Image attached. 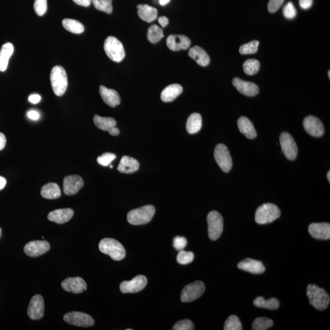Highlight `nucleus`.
Masks as SVG:
<instances>
[{"instance_id":"nucleus-36","label":"nucleus","mask_w":330,"mask_h":330,"mask_svg":"<svg viewBox=\"0 0 330 330\" xmlns=\"http://www.w3.org/2000/svg\"><path fill=\"white\" fill-rule=\"evenodd\" d=\"M261 64L258 60L250 59L245 62L243 65L244 70L248 75H253L259 72Z\"/></svg>"},{"instance_id":"nucleus-8","label":"nucleus","mask_w":330,"mask_h":330,"mask_svg":"<svg viewBox=\"0 0 330 330\" xmlns=\"http://www.w3.org/2000/svg\"><path fill=\"white\" fill-rule=\"evenodd\" d=\"M205 292V285L197 281L189 284L183 289L180 299L183 303L191 302L201 297Z\"/></svg>"},{"instance_id":"nucleus-26","label":"nucleus","mask_w":330,"mask_h":330,"mask_svg":"<svg viewBox=\"0 0 330 330\" xmlns=\"http://www.w3.org/2000/svg\"><path fill=\"white\" fill-rule=\"evenodd\" d=\"M183 91V87L179 84H173L166 87L161 93V99L165 102H170L179 96Z\"/></svg>"},{"instance_id":"nucleus-51","label":"nucleus","mask_w":330,"mask_h":330,"mask_svg":"<svg viewBox=\"0 0 330 330\" xmlns=\"http://www.w3.org/2000/svg\"><path fill=\"white\" fill-rule=\"evenodd\" d=\"M28 100H29L31 103L36 104L41 101V97L38 94H33L30 95L29 98H28Z\"/></svg>"},{"instance_id":"nucleus-58","label":"nucleus","mask_w":330,"mask_h":330,"mask_svg":"<svg viewBox=\"0 0 330 330\" xmlns=\"http://www.w3.org/2000/svg\"><path fill=\"white\" fill-rule=\"evenodd\" d=\"M328 77H329V78H330V71H329V70L328 71Z\"/></svg>"},{"instance_id":"nucleus-35","label":"nucleus","mask_w":330,"mask_h":330,"mask_svg":"<svg viewBox=\"0 0 330 330\" xmlns=\"http://www.w3.org/2000/svg\"><path fill=\"white\" fill-rule=\"evenodd\" d=\"M147 36L149 42L152 44L157 43L164 37L163 30L156 25H152L149 27Z\"/></svg>"},{"instance_id":"nucleus-56","label":"nucleus","mask_w":330,"mask_h":330,"mask_svg":"<svg viewBox=\"0 0 330 330\" xmlns=\"http://www.w3.org/2000/svg\"><path fill=\"white\" fill-rule=\"evenodd\" d=\"M171 0H159V4L162 6H165L170 3Z\"/></svg>"},{"instance_id":"nucleus-38","label":"nucleus","mask_w":330,"mask_h":330,"mask_svg":"<svg viewBox=\"0 0 330 330\" xmlns=\"http://www.w3.org/2000/svg\"><path fill=\"white\" fill-rule=\"evenodd\" d=\"M95 9L106 14L113 12L112 0H91Z\"/></svg>"},{"instance_id":"nucleus-9","label":"nucleus","mask_w":330,"mask_h":330,"mask_svg":"<svg viewBox=\"0 0 330 330\" xmlns=\"http://www.w3.org/2000/svg\"><path fill=\"white\" fill-rule=\"evenodd\" d=\"M214 157L222 170L228 173L233 167V160L229 149L224 144H219L214 151Z\"/></svg>"},{"instance_id":"nucleus-37","label":"nucleus","mask_w":330,"mask_h":330,"mask_svg":"<svg viewBox=\"0 0 330 330\" xmlns=\"http://www.w3.org/2000/svg\"><path fill=\"white\" fill-rule=\"evenodd\" d=\"M273 321L267 317H258L254 320L252 329L253 330H266L272 327Z\"/></svg>"},{"instance_id":"nucleus-12","label":"nucleus","mask_w":330,"mask_h":330,"mask_svg":"<svg viewBox=\"0 0 330 330\" xmlns=\"http://www.w3.org/2000/svg\"><path fill=\"white\" fill-rule=\"evenodd\" d=\"M44 301L41 295H36L30 301L27 310L28 316L32 320H40L44 315Z\"/></svg>"},{"instance_id":"nucleus-29","label":"nucleus","mask_w":330,"mask_h":330,"mask_svg":"<svg viewBox=\"0 0 330 330\" xmlns=\"http://www.w3.org/2000/svg\"><path fill=\"white\" fill-rule=\"evenodd\" d=\"M14 48L12 44H5L0 50V71L5 72L7 70L11 56L13 55Z\"/></svg>"},{"instance_id":"nucleus-57","label":"nucleus","mask_w":330,"mask_h":330,"mask_svg":"<svg viewBox=\"0 0 330 330\" xmlns=\"http://www.w3.org/2000/svg\"><path fill=\"white\" fill-rule=\"evenodd\" d=\"M327 179H328V182H330V171L328 172L327 173Z\"/></svg>"},{"instance_id":"nucleus-39","label":"nucleus","mask_w":330,"mask_h":330,"mask_svg":"<svg viewBox=\"0 0 330 330\" xmlns=\"http://www.w3.org/2000/svg\"><path fill=\"white\" fill-rule=\"evenodd\" d=\"M259 46V42L258 41H253L248 42L247 44L242 45L240 47L239 53L241 55L254 54V53L258 52Z\"/></svg>"},{"instance_id":"nucleus-31","label":"nucleus","mask_w":330,"mask_h":330,"mask_svg":"<svg viewBox=\"0 0 330 330\" xmlns=\"http://www.w3.org/2000/svg\"><path fill=\"white\" fill-rule=\"evenodd\" d=\"M187 131L189 134L197 133L202 128V118L201 115L194 113L188 117L187 122Z\"/></svg>"},{"instance_id":"nucleus-43","label":"nucleus","mask_w":330,"mask_h":330,"mask_svg":"<svg viewBox=\"0 0 330 330\" xmlns=\"http://www.w3.org/2000/svg\"><path fill=\"white\" fill-rule=\"evenodd\" d=\"M117 158L115 154L112 153H105L97 158V161L98 164L103 166H108L111 164L113 161Z\"/></svg>"},{"instance_id":"nucleus-60","label":"nucleus","mask_w":330,"mask_h":330,"mask_svg":"<svg viewBox=\"0 0 330 330\" xmlns=\"http://www.w3.org/2000/svg\"><path fill=\"white\" fill-rule=\"evenodd\" d=\"M0 233H1V230H0Z\"/></svg>"},{"instance_id":"nucleus-40","label":"nucleus","mask_w":330,"mask_h":330,"mask_svg":"<svg viewBox=\"0 0 330 330\" xmlns=\"http://www.w3.org/2000/svg\"><path fill=\"white\" fill-rule=\"evenodd\" d=\"M225 330H242V326L241 321L235 315H231L225 321Z\"/></svg>"},{"instance_id":"nucleus-54","label":"nucleus","mask_w":330,"mask_h":330,"mask_svg":"<svg viewBox=\"0 0 330 330\" xmlns=\"http://www.w3.org/2000/svg\"><path fill=\"white\" fill-rule=\"evenodd\" d=\"M108 132L110 135H112V136H118L120 133V129L116 128V127L110 129Z\"/></svg>"},{"instance_id":"nucleus-1","label":"nucleus","mask_w":330,"mask_h":330,"mask_svg":"<svg viewBox=\"0 0 330 330\" xmlns=\"http://www.w3.org/2000/svg\"><path fill=\"white\" fill-rule=\"evenodd\" d=\"M307 296L310 304L319 311L326 309L329 305L330 298L328 293L316 285L309 284L307 286Z\"/></svg>"},{"instance_id":"nucleus-20","label":"nucleus","mask_w":330,"mask_h":330,"mask_svg":"<svg viewBox=\"0 0 330 330\" xmlns=\"http://www.w3.org/2000/svg\"><path fill=\"white\" fill-rule=\"evenodd\" d=\"M74 211L72 208H61L51 211L48 215V219L50 222H55L57 224H64L72 219Z\"/></svg>"},{"instance_id":"nucleus-28","label":"nucleus","mask_w":330,"mask_h":330,"mask_svg":"<svg viewBox=\"0 0 330 330\" xmlns=\"http://www.w3.org/2000/svg\"><path fill=\"white\" fill-rule=\"evenodd\" d=\"M240 132L249 139H254L257 137V132L255 126L247 117H242L238 121Z\"/></svg>"},{"instance_id":"nucleus-33","label":"nucleus","mask_w":330,"mask_h":330,"mask_svg":"<svg viewBox=\"0 0 330 330\" xmlns=\"http://www.w3.org/2000/svg\"><path fill=\"white\" fill-rule=\"evenodd\" d=\"M253 304L256 307L271 310L277 309L280 307V302L275 298L266 300L264 297H258L254 300Z\"/></svg>"},{"instance_id":"nucleus-42","label":"nucleus","mask_w":330,"mask_h":330,"mask_svg":"<svg viewBox=\"0 0 330 330\" xmlns=\"http://www.w3.org/2000/svg\"><path fill=\"white\" fill-rule=\"evenodd\" d=\"M34 9L37 15L43 16L47 11V0H35L34 4Z\"/></svg>"},{"instance_id":"nucleus-47","label":"nucleus","mask_w":330,"mask_h":330,"mask_svg":"<svg viewBox=\"0 0 330 330\" xmlns=\"http://www.w3.org/2000/svg\"><path fill=\"white\" fill-rule=\"evenodd\" d=\"M284 0H269L268 10L271 13H275L283 5Z\"/></svg>"},{"instance_id":"nucleus-2","label":"nucleus","mask_w":330,"mask_h":330,"mask_svg":"<svg viewBox=\"0 0 330 330\" xmlns=\"http://www.w3.org/2000/svg\"><path fill=\"white\" fill-rule=\"evenodd\" d=\"M50 82L56 95L60 97L64 94L68 86V79L63 67L56 66L53 67L50 73Z\"/></svg>"},{"instance_id":"nucleus-13","label":"nucleus","mask_w":330,"mask_h":330,"mask_svg":"<svg viewBox=\"0 0 330 330\" xmlns=\"http://www.w3.org/2000/svg\"><path fill=\"white\" fill-rule=\"evenodd\" d=\"M148 280L145 276L138 275L131 281H123L120 284L121 291L124 293H137L145 288Z\"/></svg>"},{"instance_id":"nucleus-45","label":"nucleus","mask_w":330,"mask_h":330,"mask_svg":"<svg viewBox=\"0 0 330 330\" xmlns=\"http://www.w3.org/2000/svg\"><path fill=\"white\" fill-rule=\"evenodd\" d=\"M283 14L287 19H294L297 16V10L291 2L287 3L283 8Z\"/></svg>"},{"instance_id":"nucleus-44","label":"nucleus","mask_w":330,"mask_h":330,"mask_svg":"<svg viewBox=\"0 0 330 330\" xmlns=\"http://www.w3.org/2000/svg\"><path fill=\"white\" fill-rule=\"evenodd\" d=\"M194 326L192 321L189 319H185L177 321L172 329L173 330H193Z\"/></svg>"},{"instance_id":"nucleus-19","label":"nucleus","mask_w":330,"mask_h":330,"mask_svg":"<svg viewBox=\"0 0 330 330\" xmlns=\"http://www.w3.org/2000/svg\"><path fill=\"white\" fill-rule=\"evenodd\" d=\"M166 44L172 51L187 50L191 46L190 39L184 35H170L166 39Z\"/></svg>"},{"instance_id":"nucleus-5","label":"nucleus","mask_w":330,"mask_h":330,"mask_svg":"<svg viewBox=\"0 0 330 330\" xmlns=\"http://www.w3.org/2000/svg\"><path fill=\"white\" fill-rule=\"evenodd\" d=\"M280 215L281 211L277 205L267 203L262 204L256 210L255 220L257 224L259 225L268 224L274 222Z\"/></svg>"},{"instance_id":"nucleus-3","label":"nucleus","mask_w":330,"mask_h":330,"mask_svg":"<svg viewBox=\"0 0 330 330\" xmlns=\"http://www.w3.org/2000/svg\"><path fill=\"white\" fill-rule=\"evenodd\" d=\"M101 253L110 256L115 261H121L125 258L126 252L125 248L120 242L111 238L101 240L98 245Z\"/></svg>"},{"instance_id":"nucleus-11","label":"nucleus","mask_w":330,"mask_h":330,"mask_svg":"<svg viewBox=\"0 0 330 330\" xmlns=\"http://www.w3.org/2000/svg\"><path fill=\"white\" fill-rule=\"evenodd\" d=\"M280 144L282 151L287 159L294 160L297 157L298 148L294 139L287 132H283L280 135Z\"/></svg>"},{"instance_id":"nucleus-34","label":"nucleus","mask_w":330,"mask_h":330,"mask_svg":"<svg viewBox=\"0 0 330 330\" xmlns=\"http://www.w3.org/2000/svg\"><path fill=\"white\" fill-rule=\"evenodd\" d=\"M63 26L68 32L77 35L83 33L84 31L83 24L76 20L65 19L63 21Z\"/></svg>"},{"instance_id":"nucleus-21","label":"nucleus","mask_w":330,"mask_h":330,"mask_svg":"<svg viewBox=\"0 0 330 330\" xmlns=\"http://www.w3.org/2000/svg\"><path fill=\"white\" fill-rule=\"evenodd\" d=\"M308 231L313 238L320 240L330 239V225L327 223L312 224L309 226Z\"/></svg>"},{"instance_id":"nucleus-14","label":"nucleus","mask_w":330,"mask_h":330,"mask_svg":"<svg viewBox=\"0 0 330 330\" xmlns=\"http://www.w3.org/2000/svg\"><path fill=\"white\" fill-rule=\"evenodd\" d=\"M50 248L49 242L45 241H35L28 242L25 245L24 252L27 256L36 258L49 252Z\"/></svg>"},{"instance_id":"nucleus-32","label":"nucleus","mask_w":330,"mask_h":330,"mask_svg":"<svg viewBox=\"0 0 330 330\" xmlns=\"http://www.w3.org/2000/svg\"><path fill=\"white\" fill-rule=\"evenodd\" d=\"M94 123L97 128L103 131H108L110 129L117 126V121L112 118H103L95 115Z\"/></svg>"},{"instance_id":"nucleus-49","label":"nucleus","mask_w":330,"mask_h":330,"mask_svg":"<svg viewBox=\"0 0 330 330\" xmlns=\"http://www.w3.org/2000/svg\"><path fill=\"white\" fill-rule=\"evenodd\" d=\"M28 117L30 118V120L36 121L38 120L40 115L38 112L35 111V110H31L28 112L27 114Z\"/></svg>"},{"instance_id":"nucleus-7","label":"nucleus","mask_w":330,"mask_h":330,"mask_svg":"<svg viewBox=\"0 0 330 330\" xmlns=\"http://www.w3.org/2000/svg\"><path fill=\"white\" fill-rule=\"evenodd\" d=\"M208 237L212 241H216L224 231V218L221 214L215 210L211 211L207 215Z\"/></svg>"},{"instance_id":"nucleus-23","label":"nucleus","mask_w":330,"mask_h":330,"mask_svg":"<svg viewBox=\"0 0 330 330\" xmlns=\"http://www.w3.org/2000/svg\"><path fill=\"white\" fill-rule=\"evenodd\" d=\"M99 92L104 102L112 108L119 105L121 98L119 94L114 89L107 88L105 86H100Z\"/></svg>"},{"instance_id":"nucleus-30","label":"nucleus","mask_w":330,"mask_h":330,"mask_svg":"<svg viewBox=\"0 0 330 330\" xmlns=\"http://www.w3.org/2000/svg\"><path fill=\"white\" fill-rule=\"evenodd\" d=\"M41 195L47 199H58L61 195L60 187L55 183H49L41 189Z\"/></svg>"},{"instance_id":"nucleus-55","label":"nucleus","mask_w":330,"mask_h":330,"mask_svg":"<svg viewBox=\"0 0 330 330\" xmlns=\"http://www.w3.org/2000/svg\"><path fill=\"white\" fill-rule=\"evenodd\" d=\"M6 185H7V180H6L4 177L0 176V190L4 189Z\"/></svg>"},{"instance_id":"nucleus-4","label":"nucleus","mask_w":330,"mask_h":330,"mask_svg":"<svg viewBox=\"0 0 330 330\" xmlns=\"http://www.w3.org/2000/svg\"><path fill=\"white\" fill-rule=\"evenodd\" d=\"M156 213L154 205H147L130 211L127 216L128 221L132 225H142L148 224Z\"/></svg>"},{"instance_id":"nucleus-16","label":"nucleus","mask_w":330,"mask_h":330,"mask_svg":"<svg viewBox=\"0 0 330 330\" xmlns=\"http://www.w3.org/2000/svg\"><path fill=\"white\" fill-rule=\"evenodd\" d=\"M303 127L310 135L314 137H320L324 134V126L318 118L308 116L304 118Z\"/></svg>"},{"instance_id":"nucleus-17","label":"nucleus","mask_w":330,"mask_h":330,"mask_svg":"<svg viewBox=\"0 0 330 330\" xmlns=\"http://www.w3.org/2000/svg\"><path fill=\"white\" fill-rule=\"evenodd\" d=\"M61 287L65 291L73 293H82L87 290V284L80 277L67 278L61 283Z\"/></svg>"},{"instance_id":"nucleus-18","label":"nucleus","mask_w":330,"mask_h":330,"mask_svg":"<svg viewBox=\"0 0 330 330\" xmlns=\"http://www.w3.org/2000/svg\"><path fill=\"white\" fill-rule=\"evenodd\" d=\"M233 84L239 92L246 96L253 97L259 94V87L255 83L235 78L233 79Z\"/></svg>"},{"instance_id":"nucleus-50","label":"nucleus","mask_w":330,"mask_h":330,"mask_svg":"<svg viewBox=\"0 0 330 330\" xmlns=\"http://www.w3.org/2000/svg\"><path fill=\"white\" fill-rule=\"evenodd\" d=\"M73 1L76 4L84 7H88L91 4V0H73Z\"/></svg>"},{"instance_id":"nucleus-22","label":"nucleus","mask_w":330,"mask_h":330,"mask_svg":"<svg viewBox=\"0 0 330 330\" xmlns=\"http://www.w3.org/2000/svg\"><path fill=\"white\" fill-rule=\"evenodd\" d=\"M238 268L241 270L257 275L262 274L266 270L263 264L261 261L250 258L245 259L239 262Z\"/></svg>"},{"instance_id":"nucleus-59","label":"nucleus","mask_w":330,"mask_h":330,"mask_svg":"<svg viewBox=\"0 0 330 330\" xmlns=\"http://www.w3.org/2000/svg\"><path fill=\"white\" fill-rule=\"evenodd\" d=\"M109 167H110V168H114V166H113L112 165H110Z\"/></svg>"},{"instance_id":"nucleus-53","label":"nucleus","mask_w":330,"mask_h":330,"mask_svg":"<svg viewBox=\"0 0 330 330\" xmlns=\"http://www.w3.org/2000/svg\"><path fill=\"white\" fill-rule=\"evenodd\" d=\"M6 143H7V139H6L5 135L0 133V151H2V149H4L6 146Z\"/></svg>"},{"instance_id":"nucleus-10","label":"nucleus","mask_w":330,"mask_h":330,"mask_svg":"<svg viewBox=\"0 0 330 330\" xmlns=\"http://www.w3.org/2000/svg\"><path fill=\"white\" fill-rule=\"evenodd\" d=\"M64 320L69 325L80 327H89L94 325V320L91 315L81 312L73 311L66 313Z\"/></svg>"},{"instance_id":"nucleus-6","label":"nucleus","mask_w":330,"mask_h":330,"mask_svg":"<svg viewBox=\"0 0 330 330\" xmlns=\"http://www.w3.org/2000/svg\"><path fill=\"white\" fill-rule=\"evenodd\" d=\"M104 50L110 60L120 63L125 58V50L121 42L114 36H109L104 43Z\"/></svg>"},{"instance_id":"nucleus-24","label":"nucleus","mask_w":330,"mask_h":330,"mask_svg":"<svg viewBox=\"0 0 330 330\" xmlns=\"http://www.w3.org/2000/svg\"><path fill=\"white\" fill-rule=\"evenodd\" d=\"M139 168L140 163L137 160L125 156L121 159L118 170L121 173L132 174L137 171Z\"/></svg>"},{"instance_id":"nucleus-15","label":"nucleus","mask_w":330,"mask_h":330,"mask_svg":"<svg viewBox=\"0 0 330 330\" xmlns=\"http://www.w3.org/2000/svg\"><path fill=\"white\" fill-rule=\"evenodd\" d=\"M83 185V180L78 175L66 176L63 181L64 193L68 196L74 195L81 190Z\"/></svg>"},{"instance_id":"nucleus-25","label":"nucleus","mask_w":330,"mask_h":330,"mask_svg":"<svg viewBox=\"0 0 330 330\" xmlns=\"http://www.w3.org/2000/svg\"><path fill=\"white\" fill-rule=\"evenodd\" d=\"M190 58L195 60L199 66L205 67L210 63V59L207 53L201 47L194 46L191 48L188 52Z\"/></svg>"},{"instance_id":"nucleus-41","label":"nucleus","mask_w":330,"mask_h":330,"mask_svg":"<svg viewBox=\"0 0 330 330\" xmlns=\"http://www.w3.org/2000/svg\"><path fill=\"white\" fill-rule=\"evenodd\" d=\"M194 258V253L181 250L177 256V261L179 264L187 265L192 262Z\"/></svg>"},{"instance_id":"nucleus-52","label":"nucleus","mask_w":330,"mask_h":330,"mask_svg":"<svg viewBox=\"0 0 330 330\" xmlns=\"http://www.w3.org/2000/svg\"><path fill=\"white\" fill-rule=\"evenodd\" d=\"M159 23L162 27H166L169 24V20L166 17H160L159 18Z\"/></svg>"},{"instance_id":"nucleus-46","label":"nucleus","mask_w":330,"mask_h":330,"mask_svg":"<svg viewBox=\"0 0 330 330\" xmlns=\"http://www.w3.org/2000/svg\"><path fill=\"white\" fill-rule=\"evenodd\" d=\"M187 241L183 237L177 236L173 241V246L177 251H181L187 246Z\"/></svg>"},{"instance_id":"nucleus-48","label":"nucleus","mask_w":330,"mask_h":330,"mask_svg":"<svg viewBox=\"0 0 330 330\" xmlns=\"http://www.w3.org/2000/svg\"><path fill=\"white\" fill-rule=\"evenodd\" d=\"M313 0H299L300 7L304 10H308L312 7Z\"/></svg>"},{"instance_id":"nucleus-27","label":"nucleus","mask_w":330,"mask_h":330,"mask_svg":"<svg viewBox=\"0 0 330 330\" xmlns=\"http://www.w3.org/2000/svg\"><path fill=\"white\" fill-rule=\"evenodd\" d=\"M138 15L143 21L151 23L157 18L158 11L156 8L148 5L137 6Z\"/></svg>"}]
</instances>
